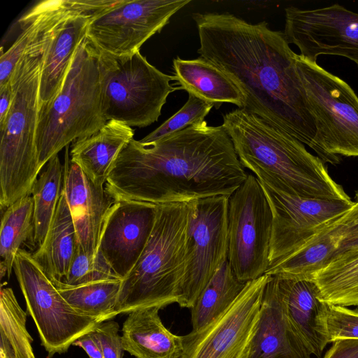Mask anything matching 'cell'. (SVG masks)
I'll use <instances>...</instances> for the list:
<instances>
[{"instance_id":"obj_27","label":"cell","mask_w":358,"mask_h":358,"mask_svg":"<svg viewBox=\"0 0 358 358\" xmlns=\"http://www.w3.org/2000/svg\"><path fill=\"white\" fill-rule=\"evenodd\" d=\"M122 280H107L87 284L67 286L55 285L67 303L80 315L101 322L117 314L116 306Z\"/></svg>"},{"instance_id":"obj_8","label":"cell","mask_w":358,"mask_h":358,"mask_svg":"<svg viewBox=\"0 0 358 358\" xmlns=\"http://www.w3.org/2000/svg\"><path fill=\"white\" fill-rule=\"evenodd\" d=\"M296 66L317 134L321 159L336 165L338 155L358 157V96L343 80L296 55Z\"/></svg>"},{"instance_id":"obj_1","label":"cell","mask_w":358,"mask_h":358,"mask_svg":"<svg viewBox=\"0 0 358 358\" xmlns=\"http://www.w3.org/2000/svg\"><path fill=\"white\" fill-rule=\"evenodd\" d=\"M199 57L223 71L244 97L242 109L313 149L317 130L304 96L296 53L284 33L229 13H196Z\"/></svg>"},{"instance_id":"obj_33","label":"cell","mask_w":358,"mask_h":358,"mask_svg":"<svg viewBox=\"0 0 358 358\" xmlns=\"http://www.w3.org/2000/svg\"><path fill=\"white\" fill-rule=\"evenodd\" d=\"M327 330L329 343L341 339H358V308L328 304Z\"/></svg>"},{"instance_id":"obj_30","label":"cell","mask_w":358,"mask_h":358,"mask_svg":"<svg viewBox=\"0 0 358 358\" xmlns=\"http://www.w3.org/2000/svg\"><path fill=\"white\" fill-rule=\"evenodd\" d=\"M313 279L327 303L358 306V258L329 264L315 273Z\"/></svg>"},{"instance_id":"obj_14","label":"cell","mask_w":358,"mask_h":358,"mask_svg":"<svg viewBox=\"0 0 358 358\" xmlns=\"http://www.w3.org/2000/svg\"><path fill=\"white\" fill-rule=\"evenodd\" d=\"M283 31L299 55L317 63L321 55L341 56L358 66V13L335 3L315 9L285 8Z\"/></svg>"},{"instance_id":"obj_29","label":"cell","mask_w":358,"mask_h":358,"mask_svg":"<svg viewBox=\"0 0 358 358\" xmlns=\"http://www.w3.org/2000/svg\"><path fill=\"white\" fill-rule=\"evenodd\" d=\"M27 313L10 287L0 292V358H36L26 327Z\"/></svg>"},{"instance_id":"obj_11","label":"cell","mask_w":358,"mask_h":358,"mask_svg":"<svg viewBox=\"0 0 358 358\" xmlns=\"http://www.w3.org/2000/svg\"><path fill=\"white\" fill-rule=\"evenodd\" d=\"M220 195L187 203L185 269L178 305L191 308L228 254V203Z\"/></svg>"},{"instance_id":"obj_7","label":"cell","mask_w":358,"mask_h":358,"mask_svg":"<svg viewBox=\"0 0 358 358\" xmlns=\"http://www.w3.org/2000/svg\"><path fill=\"white\" fill-rule=\"evenodd\" d=\"M99 50V49H98ZM101 108L105 120L130 127H145L158 120L169 94L181 90L150 64L140 51L116 55L99 50Z\"/></svg>"},{"instance_id":"obj_32","label":"cell","mask_w":358,"mask_h":358,"mask_svg":"<svg viewBox=\"0 0 358 358\" xmlns=\"http://www.w3.org/2000/svg\"><path fill=\"white\" fill-rule=\"evenodd\" d=\"M214 105L192 94H188L185 105L159 127L139 141L143 145L154 143L173 133L201 124Z\"/></svg>"},{"instance_id":"obj_15","label":"cell","mask_w":358,"mask_h":358,"mask_svg":"<svg viewBox=\"0 0 358 358\" xmlns=\"http://www.w3.org/2000/svg\"><path fill=\"white\" fill-rule=\"evenodd\" d=\"M261 184L273 214L270 266L299 250L355 204L352 201L287 195Z\"/></svg>"},{"instance_id":"obj_25","label":"cell","mask_w":358,"mask_h":358,"mask_svg":"<svg viewBox=\"0 0 358 358\" xmlns=\"http://www.w3.org/2000/svg\"><path fill=\"white\" fill-rule=\"evenodd\" d=\"M246 283L237 278L228 260L224 262L190 309L192 330L206 327L223 313L241 293Z\"/></svg>"},{"instance_id":"obj_26","label":"cell","mask_w":358,"mask_h":358,"mask_svg":"<svg viewBox=\"0 0 358 358\" xmlns=\"http://www.w3.org/2000/svg\"><path fill=\"white\" fill-rule=\"evenodd\" d=\"M34 203L31 194L5 208L0 227L1 278H9L15 257L27 241L34 243Z\"/></svg>"},{"instance_id":"obj_22","label":"cell","mask_w":358,"mask_h":358,"mask_svg":"<svg viewBox=\"0 0 358 358\" xmlns=\"http://www.w3.org/2000/svg\"><path fill=\"white\" fill-rule=\"evenodd\" d=\"M95 13L71 16L56 31L43 60L40 80V108L50 103L60 90L75 52L86 36L90 19Z\"/></svg>"},{"instance_id":"obj_13","label":"cell","mask_w":358,"mask_h":358,"mask_svg":"<svg viewBox=\"0 0 358 358\" xmlns=\"http://www.w3.org/2000/svg\"><path fill=\"white\" fill-rule=\"evenodd\" d=\"M270 278L265 274L248 282L234 302L218 317L182 336L180 358H246Z\"/></svg>"},{"instance_id":"obj_16","label":"cell","mask_w":358,"mask_h":358,"mask_svg":"<svg viewBox=\"0 0 358 358\" xmlns=\"http://www.w3.org/2000/svg\"><path fill=\"white\" fill-rule=\"evenodd\" d=\"M157 205L114 201L105 219L98 251L122 280L141 255L152 231Z\"/></svg>"},{"instance_id":"obj_3","label":"cell","mask_w":358,"mask_h":358,"mask_svg":"<svg viewBox=\"0 0 358 358\" xmlns=\"http://www.w3.org/2000/svg\"><path fill=\"white\" fill-rule=\"evenodd\" d=\"M68 18L66 10L55 6L42 14L34 36L10 77L13 99L0 126L1 210L31 194L41 171L36 143L41 71L56 31Z\"/></svg>"},{"instance_id":"obj_17","label":"cell","mask_w":358,"mask_h":358,"mask_svg":"<svg viewBox=\"0 0 358 358\" xmlns=\"http://www.w3.org/2000/svg\"><path fill=\"white\" fill-rule=\"evenodd\" d=\"M67 151L68 146L63 191L74 223L78 243L86 254L95 255L105 219L114 200L105 185L93 182L78 164L69 160Z\"/></svg>"},{"instance_id":"obj_24","label":"cell","mask_w":358,"mask_h":358,"mask_svg":"<svg viewBox=\"0 0 358 358\" xmlns=\"http://www.w3.org/2000/svg\"><path fill=\"white\" fill-rule=\"evenodd\" d=\"M77 243L74 223L62 189L47 236L42 245L32 254L34 259L55 285L63 282Z\"/></svg>"},{"instance_id":"obj_28","label":"cell","mask_w":358,"mask_h":358,"mask_svg":"<svg viewBox=\"0 0 358 358\" xmlns=\"http://www.w3.org/2000/svg\"><path fill=\"white\" fill-rule=\"evenodd\" d=\"M64 166L58 154L45 165L36 180L31 196L34 203V243L38 248L43 243L63 189Z\"/></svg>"},{"instance_id":"obj_10","label":"cell","mask_w":358,"mask_h":358,"mask_svg":"<svg viewBox=\"0 0 358 358\" xmlns=\"http://www.w3.org/2000/svg\"><path fill=\"white\" fill-rule=\"evenodd\" d=\"M227 260L243 282L266 274L270 266L272 210L259 180L248 174L229 197Z\"/></svg>"},{"instance_id":"obj_20","label":"cell","mask_w":358,"mask_h":358,"mask_svg":"<svg viewBox=\"0 0 358 358\" xmlns=\"http://www.w3.org/2000/svg\"><path fill=\"white\" fill-rule=\"evenodd\" d=\"M134 136L131 127L109 120L97 131L72 143L70 160L93 182L105 185L116 158Z\"/></svg>"},{"instance_id":"obj_36","label":"cell","mask_w":358,"mask_h":358,"mask_svg":"<svg viewBox=\"0 0 358 358\" xmlns=\"http://www.w3.org/2000/svg\"><path fill=\"white\" fill-rule=\"evenodd\" d=\"M72 345L83 348L90 358H103L101 346L94 330L76 339Z\"/></svg>"},{"instance_id":"obj_5","label":"cell","mask_w":358,"mask_h":358,"mask_svg":"<svg viewBox=\"0 0 358 358\" xmlns=\"http://www.w3.org/2000/svg\"><path fill=\"white\" fill-rule=\"evenodd\" d=\"M187 203L157 205L154 227L137 262L122 280L116 311L178 303L185 269Z\"/></svg>"},{"instance_id":"obj_37","label":"cell","mask_w":358,"mask_h":358,"mask_svg":"<svg viewBox=\"0 0 358 358\" xmlns=\"http://www.w3.org/2000/svg\"><path fill=\"white\" fill-rule=\"evenodd\" d=\"M13 99V91L10 80L0 87V126L8 114Z\"/></svg>"},{"instance_id":"obj_18","label":"cell","mask_w":358,"mask_h":358,"mask_svg":"<svg viewBox=\"0 0 358 358\" xmlns=\"http://www.w3.org/2000/svg\"><path fill=\"white\" fill-rule=\"evenodd\" d=\"M277 278L283 309L292 329L311 355L320 358L329 343L327 330L328 303L313 279Z\"/></svg>"},{"instance_id":"obj_21","label":"cell","mask_w":358,"mask_h":358,"mask_svg":"<svg viewBox=\"0 0 358 358\" xmlns=\"http://www.w3.org/2000/svg\"><path fill=\"white\" fill-rule=\"evenodd\" d=\"M159 308L137 309L123 323L124 351L136 358H180L183 336L170 331L159 315Z\"/></svg>"},{"instance_id":"obj_12","label":"cell","mask_w":358,"mask_h":358,"mask_svg":"<svg viewBox=\"0 0 358 358\" xmlns=\"http://www.w3.org/2000/svg\"><path fill=\"white\" fill-rule=\"evenodd\" d=\"M191 0H117L94 14L86 36L100 50L116 55L139 51Z\"/></svg>"},{"instance_id":"obj_2","label":"cell","mask_w":358,"mask_h":358,"mask_svg":"<svg viewBox=\"0 0 358 358\" xmlns=\"http://www.w3.org/2000/svg\"><path fill=\"white\" fill-rule=\"evenodd\" d=\"M248 175L224 127L205 120L148 145L133 138L116 158L105 188L114 201L189 203L230 196Z\"/></svg>"},{"instance_id":"obj_35","label":"cell","mask_w":358,"mask_h":358,"mask_svg":"<svg viewBox=\"0 0 358 358\" xmlns=\"http://www.w3.org/2000/svg\"><path fill=\"white\" fill-rule=\"evenodd\" d=\"M333 343L324 358H358V339H341Z\"/></svg>"},{"instance_id":"obj_4","label":"cell","mask_w":358,"mask_h":358,"mask_svg":"<svg viewBox=\"0 0 358 358\" xmlns=\"http://www.w3.org/2000/svg\"><path fill=\"white\" fill-rule=\"evenodd\" d=\"M238 159L271 189L306 199L352 201L324 162L303 143L242 108L223 115Z\"/></svg>"},{"instance_id":"obj_31","label":"cell","mask_w":358,"mask_h":358,"mask_svg":"<svg viewBox=\"0 0 358 358\" xmlns=\"http://www.w3.org/2000/svg\"><path fill=\"white\" fill-rule=\"evenodd\" d=\"M117 279L121 280L100 252H97L95 255H87L77 243L70 267L61 283L67 286H77Z\"/></svg>"},{"instance_id":"obj_9","label":"cell","mask_w":358,"mask_h":358,"mask_svg":"<svg viewBox=\"0 0 358 358\" xmlns=\"http://www.w3.org/2000/svg\"><path fill=\"white\" fill-rule=\"evenodd\" d=\"M13 270L25 300L27 313L36 324L48 358L66 352L76 339L102 323L76 312L31 253L19 250Z\"/></svg>"},{"instance_id":"obj_6","label":"cell","mask_w":358,"mask_h":358,"mask_svg":"<svg viewBox=\"0 0 358 358\" xmlns=\"http://www.w3.org/2000/svg\"><path fill=\"white\" fill-rule=\"evenodd\" d=\"M106 122L101 108L99 50L85 36L60 90L39 109L36 143L41 169L69 143L94 134Z\"/></svg>"},{"instance_id":"obj_34","label":"cell","mask_w":358,"mask_h":358,"mask_svg":"<svg viewBox=\"0 0 358 358\" xmlns=\"http://www.w3.org/2000/svg\"><path fill=\"white\" fill-rule=\"evenodd\" d=\"M94 332L101 344L103 358H122L124 350L117 322L112 320L103 322L96 327Z\"/></svg>"},{"instance_id":"obj_23","label":"cell","mask_w":358,"mask_h":358,"mask_svg":"<svg viewBox=\"0 0 358 358\" xmlns=\"http://www.w3.org/2000/svg\"><path fill=\"white\" fill-rule=\"evenodd\" d=\"M174 76L181 90L212 103L217 109L224 103L244 106V97L234 83L220 69L198 57L173 60Z\"/></svg>"},{"instance_id":"obj_19","label":"cell","mask_w":358,"mask_h":358,"mask_svg":"<svg viewBox=\"0 0 358 358\" xmlns=\"http://www.w3.org/2000/svg\"><path fill=\"white\" fill-rule=\"evenodd\" d=\"M246 358H311L286 317L275 276L266 285Z\"/></svg>"}]
</instances>
